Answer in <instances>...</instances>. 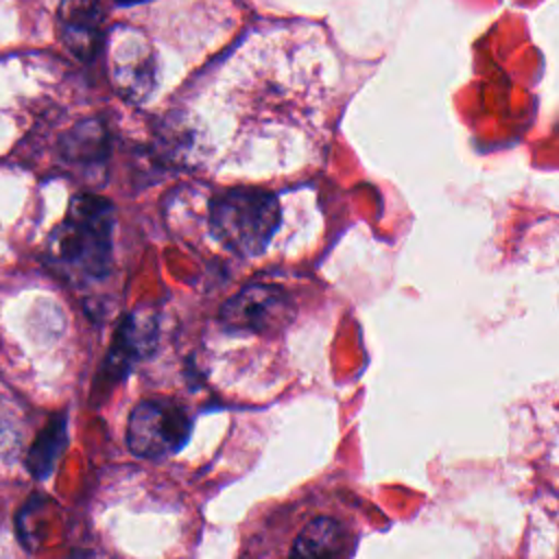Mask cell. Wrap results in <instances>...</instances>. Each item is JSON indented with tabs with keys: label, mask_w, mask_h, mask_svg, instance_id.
<instances>
[{
	"label": "cell",
	"mask_w": 559,
	"mask_h": 559,
	"mask_svg": "<svg viewBox=\"0 0 559 559\" xmlns=\"http://www.w3.org/2000/svg\"><path fill=\"white\" fill-rule=\"evenodd\" d=\"M358 539L356 520L334 504L293 502L251 524L236 559H352Z\"/></svg>",
	"instance_id": "cell-1"
},
{
	"label": "cell",
	"mask_w": 559,
	"mask_h": 559,
	"mask_svg": "<svg viewBox=\"0 0 559 559\" xmlns=\"http://www.w3.org/2000/svg\"><path fill=\"white\" fill-rule=\"evenodd\" d=\"M114 207L96 194H76L61 225L50 234L52 262L74 280H100L111 266Z\"/></svg>",
	"instance_id": "cell-2"
},
{
	"label": "cell",
	"mask_w": 559,
	"mask_h": 559,
	"mask_svg": "<svg viewBox=\"0 0 559 559\" xmlns=\"http://www.w3.org/2000/svg\"><path fill=\"white\" fill-rule=\"evenodd\" d=\"M280 201L273 192L234 188L212 199V236L242 258L260 255L280 227Z\"/></svg>",
	"instance_id": "cell-3"
},
{
	"label": "cell",
	"mask_w": 559,
	"mask_h": 559,
	"mask_svg": "<svg viewBox=\"0 0 559 559\" xmlns=\"http://www.w3.org/2000/svg\"><path fill=\"white\" fill-rule=\"evenodd\" d=\"M192 432L188 413L170 400L140 402L127 424V445L135 456L164 459L179 452Z\"/></svg>",
	"instance_id": "cell-4"
},
{
	"label": "cell",
	"mask_w": 559,
	"mask_h": 559,
	"mask_svg": "<svg viewBox=\"0 0 559 559\" xmlns=\"http://www.w3.org/2000/svg\"><path fill=\"white\" fill-rule=\"evenodd\" d=\"M109 76L127 100L142 103L151 96L157 83V61L155 52L135 28H114L109 37Z\"/></svg>",
	"instance_id": "cell-5"
},
{
	"label": "cell",
	"mask_w": 559,
	"mask_h": 559,
	"mask_svg": "<svg viewBox=\"0 0 559 559\" xmlns=\"http://www.w3.org/2000/svg\"><path fill=\"white\" fill-rule=\"evenodd\" d=\"M218 319L234 332H280L293 319V304L275 284H249L225 301Z\"/></svg>",
	"instance_id": "cell-6"
},
{
	"label": "cell",
	"mask_w": 559,
	"mask_h": 559,
	"mask_svg": "<svg viewBox=\"0 0 559 559\" xmlns=\"http://www.w3.org/2000/svg\"><path fill=\"white\" fill-rule=\"evenodd\" d=\"M157 345V314L153 310L135 308L129 312L111 343V349L105 358V373L111 380H120L133 367L135 360L148 356Z\"/></svg>",
	"instance_id": "cell-7"
},
{
	"label": "cell",
	"mask_w": 559,
	"mask_h": 559,
	"mask_svg": "<svg viewBox=\"0 0 559 559\" xmlns=\"http://www.w3.org/2000/svg\"><path fill=\"white\" fill-rule=\"evenodd\" d=\"M61 39L79 57L92 59L103 46V9L90 2H68L59 9Z\"/></svg>",
	"instance_id": "cell-8"
},
{
	"label": "cell",
	"mask_w": 559,
	"mask_h": 559,
	"mask_svg": "<svg viewBox=\"0 0 559 559\" xmlns=\"http://www.w3.org/2000/svg\"><path fill=\"white\" fill-rule=\"evenodd\" d=\"M63 445H66V419L55 417L48 421V426L39 432V437L28 450L26 467L31 469V474L35 478H46L52 472Z\"/></svg>",
	"instance_id": "cell-9"
}]
</instances>
